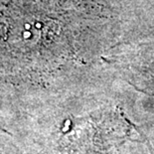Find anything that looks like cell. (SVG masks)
Listing matches in <instances>:
<instances>
[{"instance_id": "cell-1", "label": "cell", "mask_w": 154, "mask_h": 154, "mask_svg": "<svg viewBox=\"0 0 154 154\" xmlns=\"http://www.w3.org/2000/svg\"><path fill=\"white\" fill-rule=\"evenodd\" d=\"M68 9L55 0L0 4V83L19 82L65 64L76 52Z\"/></svg>"}, {"instance_id": "cell-2", "label": "cell", "mask_w": 154, "mask_h": 154, "mask_svg": "<svg viewBox=\"0 0 154 154\" xmlns=\"http://www.w3.org/2000/svg\"><path fill=\"white\" fill-rule=\"evenodd\" d=\"M147 55H148L147 58L141 56L140 58L135 59L131 64L133 65L131 68L132 70H135L133 72L137 77L146 78L148 84L154 86V57H152L150 53Z\"/></svg>"}, {"instance_id": "cell-3", "label": "cell", "mask_w": 154, "mask_h": 154, "mask_svg": "<svg viewBox=\"0 0 154 154\" xmlns=\"http://www.w3.org/2000/svg\"><path fill=\"white\" fill-rule=\"evenodd\" d=\"M0 154H5L4 152H3V150L1 149V147H0Z\"/></svg>"}, {"instance_id": "cell-4", "label": "cell", "mask_w": 154, "mask_h": 154, "mask_svg": "<svg viewBox=\"0 0 154 154\" xmlns=\"http://www.w3.org/2000/svg\"><path fill=\"white\" fill-rule=\"evenodd\" d=\"M0 130H1V129H0Z\"/></svg>"}]
</instances>
